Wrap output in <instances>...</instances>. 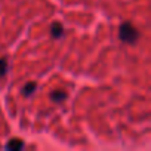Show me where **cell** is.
<instances>
[{
    "instance_id": "obj_1",
    "label": "cell",
    "mask_w": 151,
    "mask_h": 151,
    "mask_svg": "<svg viewBox=\"0 0 151 151\" xmlns=\"http://www.w3.org/2000/svg\"><path fill=\"white\" fill-rule=\"evenodd\" d=\"M119 37L122 42H124L127 45H135L139 39V31L130 22H123L119 30Z\"/></svg>"
},
{
    "instance_id": "obj_2",
    "label": "cell",
    "mask_w": 151,
    "mask_h": 151,
    "mask_svg": "<svg viewBox=\"0 0 151 151\" xmlns=\"http://www.w3.org/2000/svg\"><path fill=\"white\" fill-rule=\"evenodd\" d=\"M67 92H64V91H53L52 93H50V99L53 101V102H56V104H61V102H64L65 99H67Z\"/></svg>"
},
{
    "instance_id": "obj_3",
    "label": "cell",
    "mask_w": 151,
    "mask_h": 151,
    "mask_svg": "<svg viewBox=\"0 0 151 151\" xmlns=\"http://www.w3.org/2000/svg\"><path fill=\"white\" fill-rule=\"evenodd\" d=\"M62 33H64V27H62V24H59V22L52 24V27H50V34H52L53 39H59V37L62 36Z\"/></svg>"
},
{
    "instance_id": "obj_4",
    "label": "cell",
    "mask_w": 151,
    "mask_h": 151,
    "mask_svg": "<svg viewBox=\"0 0 151 151\" xmlns=\"http://www.w3.org/2000/svg\"><path fill=\"white\" fill-rule=\"evenodd\" d=\"M36 89H37V83L30 82V83H27V85L24 86V89H22V95H24V96H30V95L34 93Z\"/></svg>"
},
{
    "instance_id": "obj_5",
    "label": "cell",
    "mask_w": 151,
    "mask_h": 151,
    "mask_svg": "<svg viewBox=\"0 0 151 151\" xmlns=\"http://www.w3.org/2000/svg\"><path fill=\"white\" fill-rule=\"evenodd\" d=\"M24 147V142L21 141V139H11L8 144H6V148L8 150H21Z\"/></svg>"
},
{
    "instance_id": "obj_6",
    "label": "cell",
    "mask_w": 151,
    "mask_h": 151,
    "mask_svg": "<svg viewBox=\"0 0 151 151\" xmlns=\"http://www.w3.org/2000/svg\"><path fill=\"white\" fill-rule=\"evenodd\" d=\"M8 59L6 58H0V77H3V76L8 73Z\"/></svg>"
}]
</instances>
